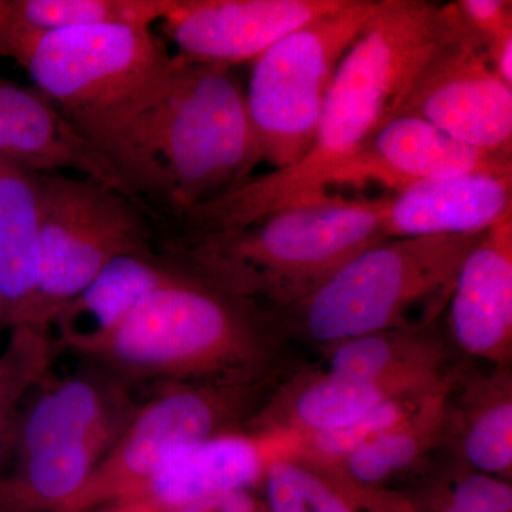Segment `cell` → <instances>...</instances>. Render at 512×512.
I'll use <instances>...</instances> for the list:
<instances>
[{"label": "cell", "mask_w": 512, "mask_h": 512, "mask_svg": "<svg viewBox=\"0 0 512 512\" xmlns=\"http://www.w3.org/2000/svg\"><path fill=\"white\" fill-rule=\"evenodd\" d=\"M431 392H419L397 383L369 382L322 372L311 382L302 384L293 396L289 420L308 436L348 426L389 400Z\"/></svg>", "instance_id": "7402d4cb"}, {"label": "cell", "mask_w": 512, "mask_h": 512, "mask_svg": "<svg viewBox=\"0 0 512 512\" xmlns=\"http://www.w3.org/2000/svg\"><path fill=\"white\" fill-rule=\"evenodd\" d=\"M348 0H174L161 20L175 55L234 69L254 62L281 37L335 12Z\"/></svg>", "instance_id": "8fae6325"}, {"label": "cell", "mask_w": 512, "mask_h": 512, "mask_svg": "<svg viewBox=\"0 0 512 512\" xmlns=\"http://www.w3.org/2000/svg\"><path fill=\"white\" fill-rule=\"evenodd\" d=\"M171 512H262V510L254 495L248 490H237L201 498Z\"/></svg>", "instance_id": "f546056e"}, {"label": "cell", "mask_w": 512, "mask_h": 512, "mask_svg": "<svg viewBox=\"0 0 512 512\" xmlns=\"http://www.w3.org/2000/svg\"><path fill=\"white\" fill-rule=\"evenodd\" d=\"M400 116L419 117L476 150L511 156L512 86L495 74L456 3L446 35L413 83Z\"/></svg>", "instance_id": "30bf717a"}, {"label": "cell", "mask_w": 512, "mask_h": 512, "mask_svg": "<svg viewBox=\"0 0 512 512\" xmlns=\"http://www.w3.org/2000/svg\"><path fill=\"white\" fill-rule=\"evenodd\" d=\"M437 390L419 394V396L389 400L348 426L322 431V433L308 434L305 436L306 450L311 453L312 460L322 461V463H340L343 458L348 457L357 448L365 446L379 434L392 429L400 421L412 416L421 404L426 402V399H429L431 394L436 393Z\"/></svg>", "instance_id": "484cf974"}, {"label": "cell", "mask_w": 512, "mask_h": 512, "mask_svg": "<svg viewBox=\"0 0 512 512\" xmlns=\"http://www.w3.org/2000/svg\"><path fill=\"white\" fill-rule=\"evenodd\" d=\"M18 64L100 154L164 93L178 59L153 28L90 23L37 37Z\"/></svg>", "instance_id": "8992f818"}, {"label": "cell", "mask_w": 512, "mask_h": 512, "mask_svg": "<svg viewBox=\"0 0 512 512\" xmlns=\"http://www.w3.org/2000/svg\"><path fill=\"white\" fill-rule=\"evenodd\" d=\"M276 326L268 313L184 266L82 355L138 379L256 383L271 360Z\"/></svg>", "instance_id": "277c9868"}, {"label": "cell", "mask_w": 512, "mask_h": 512, "mask_svg": "<svg viewBox=\"0 0 512 512\" xmlns=\"http://www.w3.org/2000/svg\"><path fill=\"white\" fill-rule=\"evenodd\" d=\"M450 15V3L380 0L340 60L305 156L192 208L174 222L175 238L237 231L274 212L329 197L330 175L402 113L413 83L446 35Z\"/></svg>", "instance_id": "6da1fadb"}, {"label": "cell", "mask_w": 512, "mask_h": 512, "mask_svg": "<svg viewBox=\"0 0 512 512\" xmlns=\"http://www.w3.org/2000/svg\"><path fill=\"white\" fill-rule=\"evenodd\" d=\"M2 328H10V319L8 305L0 292V329Z\"/></svg>", "instance_id": "1f68e13d"}, {"label": "cell", "mask_w": 512, "mask_h": 512, "mask_svg": "<svg viewBox=\"0 0 512 512\" xmlns=\"http://www.w3.org/2000/svg\"><path fill=\"white\" fill-rule=\"evenodd\" d=\"M274 460L268 439L228 431L178 451L116 504L146 503L171 512L211 495L248 490Z\"/></svg>", "instance_id": "2e32d148"}, {"label": "cell", "mask_w": 512, "mask_h": 512, "mask_svg": "<svg viewBox=\"0 0 512 512\" xmlns=\"http://www.w3.org/2000/svg\"><path fill=\"white\" fill-rule=\"evenodd\" d=\"M57 346L45 326L10 328L0 352V466L12 460L20 413L30 394L49 377Z\"/></svg>", "instance_id": "603a6c76"}, {"label": "cell", "mask_w": 512, "mask_h": 512, "mask_svg": "<svg viewBox=\"0 0 512 512\" xmlns=\"http://www.w3.org/2000/svg\"><path fill=\"white\" fill-rule=\"evenodd\" d=\"M116 439L42 448L0 471V512H60L79 493Z\"/></svg>", "instance_id": "44dd1931"}, {"label": "cell", "mask_w": 512, "mask_h": 512, "mask_svg": "<svg viewBox=\"0 0 512 512\" xmlns=\"http://www.w3.org/2000/svg\"><path fill=\"white\" fill-rule=\"evenodd\" d=\"M447 512H458V511L453 510V508H448Z\"/></svg>", "instance_id": "d6a6232c"}, {"label": "cell", "mask_w": 512, "mask_h": 512, "mask_svg": "<svg viewBox=\"0 0 512 512\" xmlns=\"http://www.w3.org/2000/svg\"><path fill=\"white\" fill-rule=\"evenodd\" d=\"M450 508L458 512H511L512 490L490 474H471L457 484Z\"/></svg>", "instance_id": "f1b7e54d"}, {"label": "cell", "mask_w": 512, "mask_h": 512, "mask_svg": "<svg viewBox=\"0 0 512 512\" xmlns=\"http://www.w3.org/2000/svg\"><path fill=\"white\" fill-rule=\"evenodd\" d=\"M463 454L480 473L498 476L512 466V402L510 394L481 406L468 421Z\"/></svg>", "instance_id": "4316f807"}, {"label": "cell", "mask_w": 512, "mask_h": 512, "mask_svg": "<svg viewBox=\"0 0 512 512\" xmlns=\"http://www.w3.org/2000/svg\"><path fill=\"white\" fill-rule=\"evenodd\" d=\"M464 22L484 46L495 74L512 86V3L510 0H458Z\"/></svg>", "instance_id": "83f0119b"}, {"label": "cell", "mask_w": 512, "mask_h": 512, "mask_svg": "<svg viewBox=\"0 0 512 512\" xmlns=\"http://www.w3.org/2000/svg\"><path fill=\"white\" fill-rule=\"evenodd\" d=\"M84 512H163L154 507V505L146 503H128V504H111L104 507L94 508V510Z\"/></svg>", "instance_id": "4dcf8cb0"}, {"label": "cell", "mask_w": 512, "mask_h": 512, "mask_svg": "<svg viewBox=\"0 0 512 512\" xmlns=\"http://www.w3.org/2000/svg\"><path fill=\"white\" fill-rule=\"evenodd\" d=\"M46 380L20 413L12 461L42 448L117 439L133 414L123 389L103 377L73 376L52 384Z\"/></svg>", "instance_id": "e0dca14e"}, {"label": "cell", "mask_w": 512, "mask_h": 512, "mask_svg": "<svg viewBox=\"0 0 512 512\" xmlns=\"http://www.w3.org/2000/svg\"><path fill=\"white\" fill-rule=\"evenodd\" d=\"M446 390L431 394L419 409L340 461L349 476L375 484L414 463L427 451L443 426Z\"/></svg>", "instance_id": "cb8c5ba5"}, {"label": "cell", "mask_w": 512, "mask_h": 512, "mask_svg": "<svg viewBox=\"0 0 512 512\" xmlns=\"http://www.w3.org/2000/svg\"><path fill=\"white\" fill-rule=\"evenodd\" d=\"M40 278L29 325L49 328L60 308L110 261L157 252L153 214L94 178L40 173Z\"/></svg>", "instance_id": "52a82bcc"}, {"label": "cell", "mask_w": 512, "mask_h": 512, "mask_svg": "<svg viewBox=\"0 0 512 512\" xmlns=\"http://www.w3.org/2000/svg\"><path fill=\"white\" fill-rule=\"evenodd\" d=\"M174 0H0V57L18 63L37 37L90 23L153 28Z\"/></svg>", "instance_id": "ffe728a7"}, {"label": "cell", "mask_w": 512, "mask_h": 512, "mask_svg": "<svg viewBox=\"0 0 512 512\" xmlns=\"http://www.w3.org/2000/svg\"><path fill=\"white\" fill-rule=\"evenodd\" d=\"M387 239L386 198L330 194L237 231L168 239L164 249L194 274L278 318Z\"/></svg>", "instance_id": "3957f363"}, {"label": "cell", "mask_w": 512, "mask_h": 512, "mask_svg": "<svg viewBox=\"0 0 512 512\" xmlns=\"http://www.w3.org/2000/svg\"><path fill=\"white\" fill-rule=\"evenodd\" d=\"M269 512H353L308 463L275 458L265 473Z\"/></svg>", "instance_id": "d4e9b609"}, {"label": "cell", "mask_w": 512, "mask_h": 512, "mask_svg": "<svg viewBox=\"0 0 512 512\" xmlns=\"http://www.w3.org/2000/svg\"><path fill=\"white\" fill-rule=\"evenodd\" d=\"M39 174L0 157V292L10 328L29 325L39 288Z\"/></svg>", "instance_id": "d6986e66"}, {"label": "cell", "mask_w": 512, "mask_h": 512, "mask_svg": "<svg viewBox=\"0 0 512 512\" xmlns=\"http://www.w3.org/2000/svg\"><path fill=\"white\" fill-rule=\"evenodd\" d=\"M484 234L393 238L340 268L275 318L315 342L421 332L447 308L461 265Z\"/></svg>", "instance_id": "5b68a950"}, {"label": "cell", "mask_w": 512, "mask_h": 512, "mask_svg": "<svg viewBox=\"0 0 512 512\" xmlns=\"http://www.w3.org/2000/svg\"><path fill=\"white\" fill-rule=\"evenodd\" d=\"M451 333L468 355L505 362L512 346V218L484 232L448 302Z\"/></svg>", "instance_id": "4fadbf2b"}, {"label": "cell", "mask_w": 512, "mask_h": 512, "mask_svg": "<svg viewBox=\"0 0 512 512\" xmlns=\"http://www.w3.org/2000/svg\"><path fill=\"white\" fill-rule=\"evenodd\" d=\"M380 0H348L281 37L252 62L245 97L262 161L291 167L311 147L340 60Z\"/></svg>", "instance_id": "ba28073f"}, {"label": "cell", "mask_w": 512, "mask_h": 512, "mask_svg": "<svg viewBox=\"0 0 512 512\" xmlns=\"http://www.w3.org/2000/svg\"><path fill=\"white\" fill-rule=\"evenodd\" d=\"M177 59L164 93L100 153L158 224L234 190L262 163L234 69Z\"/></svg>", "instance_id": "7a4b0ae2"}, {"label": "cell", "mask_w": 512, "mask_h": 512, "mask_svg": "<svg viewBox=\"0 0 512 512\" xmlns=\"http://www.w3.org/2000/svg\"><path fill=\"white\" fill-rule=\"evenodd\" d=\"M512 218V174L474 173L410 185L386 198L390 239L484 234Z\"/></svg>", "instance_id": "5bb4252c"}, {"label": "cell", "mask_w": 512, "mask_h": 512, "mask_svg": "<svg viewBox=\"0 0 512 512\" xmlns=\"http://www.w3.org/2000/svg\"><path fill=\"white\" fill-rule=\"evenodd\" d=\"M183 271V264L165 251L117 256L50 320L49 329L57 330V345L82 353Z\"/></svg>", "instance_id": "ac0fdd59"}, {"label": "cell", "mask_w": 512, "mask_h": 512, "mask_svg": "<svg viewBox=\"0 0 512 512\" xmlns=\"http://www.w3.org/2000/svg\"><path fill=\"white\" fill-rule=\"evenodd\" d=\"M511 158L458 143L419 117L397 116L330 175L328 194L332 187L379 184L397 192L454 175L512 174Z\"/></svg>", "instance_id": "7c38bea8"}, {"label": "cell", "mask_w": 512, "mask_h": 512, "mask_svg": "<svg viewBox=\"0 0 512 512\" xmlns=\"http://www.w3.org/2000/svg\"><path fill=\"white\" fill-rule=\"evenodd\" d=\"M0 157L36 173L70 171L94 178L130 195L111 165L39 90L33 86H20L2 76Z\"/></svg>", "instance_id": "9a60e30c"}, {"label": "cell", "mask_w": 512, "mask_h": 512, "mask_svg": "<svg viewBox=\"0 0 512 512\" xmlns=\"http://www.w3.org/2000/svg\"><path fill=\"white\" fill-rule=\"evenodd\" d=\"M254 383H177L131 414L113 446L60 512L119 503L178 451L228 433L249 406Z\"/></svg>", "instance_id": "9c48e42d"}]
</instances>
